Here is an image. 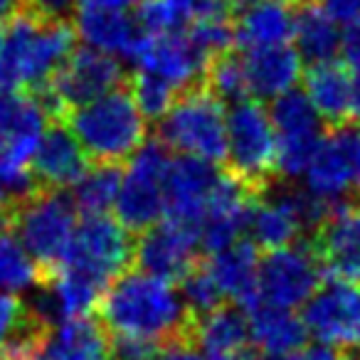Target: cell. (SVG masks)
Here are the masks:
<instances>
[{"label": "cell", "mask_w": 360, "mask_h": 360, "mask_svg": "<svg viewBox=\"0 0 360 360\" xmlns=\"http://www.w3.org/2000/svg\"><path fill=\"white\" fill-rule=\"evenodd\" d=\"M18 104H20V94L15 91H8L0 86V129L8 124V121L15 116L18 111Z\"/></svg>", "instance_id": "bcb514c9"}, {"label": "cell", "mask_w": 360, "mask_h": 360, "mask_svg": "<svg viewBox=\"0 0 360 360\" xmlns=\"http://www.w3.org/2000/svg\"><path fill=\"white\" fill-rule=\"evenodd\" d=\"M84 6H101V8H116V11H131L141 6V0H82Z\"/></svg>", "instance_id": "7dc6e473"}, {"label": "cell", "mask_w": 360, "mask_h": 360, "mask_svg": "<svg viewBox=\"0 0 360 360\" xmlns=\"http://www.w3.org/2000/svg\"><path fill=\"white\" fill-rule=\"evenodd\" d=\"M340 65L350 72L353 77L360 79V15L345 22L343 32H340Z\"/></svg>", "instance_id": "f35d334b"}, {"label": "cell", "mask_w": 360, "mask_h": 360, "mask_svg": "<svg viewBox=\"0 0 360 360\" xmlns=\"http://www.w3.org/2000/svg\"><path fill=\"white\" fill-rule=\"evenodd\" d=\"M8 202H11V195H8L3 188H0V220L6 217V212H8Z\"/></svg>", "instance_id": "681fc988"}, {"label": "cell", "mask_w": 360, "mask_h": 360, "mask_svg": "<svg viewBox=\"0 0 360 360\" xmlns=\"http://www.w3.org/2000/svg\"><path fill=\"white\" fill-rule=\"evenodd\" d=\"M18 3H20V0H0V20L11 18L13 13H15Z\"/></svg>", "instance_id": "c3c4849f"}, {"label": "cell", "mask_w": 360, "mask_h": 360, "mask_svg": "<svg viewBox=\"0 0 360 360\" xmlns=\"http://www.w3.org/2000/svg\"><path fill=\"white\" fill-rule=\"evenodd\" d=\"M121 75L124 70L116 57L89 50V47L72 50L50 79V101L65 109H75L96 96L119 89Z\"/></svg>", "instance_id": "9a60e30c"}, {"label": "cell", "mask_w": 360, "mask_h": 360, "mask_svg": "<svg viewBox=\"0 0 360 360\" xmlns=\"http://www.w3.org/2000/svg\"><path fill=\"white\" fill-rule=\"evenodd\" d=\"M314 252L333 279L360 286V205L330 210L321 222Z\"/></svg>", "instance_id": "ffe728a7"}, {"label": "cell", "mask_w": 360, "mask_h": 360, "mask_svg": "<svg viewBox=\"0 0 360 360\" xmlns=\"http://www.w3.org/2000/svg\"><path fill=\"white\" fill-rule=\"evenodd\" d=\"M72 198L45 191L27 198L15 215V235L40 266H60L70 252L79 215Z\"/></svg>", "instance_id": "8992f818"}, {"label": "cell", "mask_w": 360, "mask_h": 360, "mask_svg": "<svg viewBox=\"0 0 360 360\" xmlns=\"http://www.w3.org/2000/svg\"><path fill=\"white\" fill-rule=\"evenodd\" d=\"M45 131V104L20 96L15 116L0 129V188L8 195L27 193L32 183V158Z\"/></svg>", "instance_id": "7c38bea8"}, {"label": "cell", "mask_w": 360, "mask_h": 360, "mask_svg": "<svg viewBox=\"0 0 360 360\" xmlns=\"http://www.w3.org/2000/svg\"><path fill=\"white\" fill-rule=\"evenodd\" d=\"M42 284L40 264L20 242L15 230L0 227V291L25 294Z\"/></svg>", "instance_id": "d6a6232c"}, {"label": "cell", "mask_w": 360, "mask_h": 360, "mask_svg": "<svg viewBox=\"0 0 360 360\" xmlns=\"http://www.w3.org/2000/svg\"><path fill=\"white\" fill-rule=\"evenodd\" d=\"M106 286L109 284L77 266L60 264L55 266L52 276L42 281V291L32 311L45 323L75 319V316H91V311L99 309Z\"/></svg>", "instance_id": "ac0fdd59"}, {"label": "cell", "mask_w": 360, "mask_h": 360, "mask_svg": "<svg viewBox=\"0 0 360 360\" xmlns=\"http://www.w3.org/2000/svg\"><path fill=\"white\" fill-rule=\"evenodd\" d=\"M191 340L207 360H242L255 355L250 319L237 306L220 304L193 319Z\"/></svg>", "instance_id": "44dd1931"}, {"label": "cell", "mask_w": 360, "mask_h": 360, "mask_svg": "<svg viewBox=\"0 0 360 360\" xmlns=\"http://www.w3.org/2000/svg\"><path fill=\"white\" fill-rule=\"evenodd\" d=\"M340 22L330 15L326 8L306 6L294 18V50L301 55V60H309L311 65L316 62H328L335 60L340 50Z\"/></svg>", "instance_id": "1f68e13d"}, {"label": "cell", "mask_w": 360, "mask_h": 360, "mask_svg": "<svg viewBox=\"0 0 360 360\" xmlns=\"http://www.w3.org/2000/svg\"><path fill=\"white\" fill-rule=\"evenodd\" d=\"M89 168V155L70 129H47L32 158V175L52 191L72 188Z\"/></svg>", "instance_id": "484cf974"}, {"label": "cell", "mask_w": 360, "mask_h": 360, "mask_svg": "<svg viewBox=\"0 0 360 360\" xmlns=\"http://www.w3.org/2000/svg\"><path fill=\"white\" fill-rule=\"evenodd\" d=\"M301 178H304V183H306V193L328 207L333 205L338 198H343L348 191H353V188H350L348 160H345L338 134L321 141L319 148L311 155V160L306 163Z\"/></svg>", "instance_id": "4dcf8cb0"}, {"label": "cell", "mask_w": 360, "mask_h": 360, "mask_svg": "<svg viewBox=\"0 0 360 360\" xmlns=\"http://www.w3.org/2000/svg\"><path fill=\"white\" fill-rule=\"evenodd\" d=\"M139 72L158 77L175 91L193 86L207 67V55L178 30L170 32H143L129 57Z\"/></svg>", "instance_id": "4fadbf2b"}, {"label": "cell", "mask_w": 360, "mask_h": 360, "mask_svg": "<svg viewBox=\"0 0 360 360\" xmlns=\"http://www.w3.org/2000/svg\"><path fill=\"white\" fill-rule=\"evenodd\" d=\"M109 350L111 338L104 323L91 316H75L47 326L37 360H109Z\"/></svg>", "instance_id": "603a6c76"}, {"label": "cell", "mask_w": 360, "mask_h": 360, "mask_svg": "<svg viewBox=\"0 0 360 360\" xmlns=\"http://www.w3.org/2000/svg\"><path fill=\"white\" fill-rule=\"evenodd\" d=\"M160 345L148 343V340L139 338H121L116 335V340H111L109 360H153Z\"/></svg>", "instance_id": "ab89813d"}, {"label": "cell", "mask_w": 360, "mask_h": 360, "mask_svg": "<svg viewBox=\"0 0 360 360\" xmlns=\"http://www.w3.org/2000/svg\"><path fill=\"white\" fill-rule=\"evenodd\" d=\"M242 62H245L250 96L259 101H274L276 96L294 91L296 84L304 79V60L291 45L247 50Z\"/></svg>", "instance_id": "cb8c5ba5"}, {"label": "cell", "mask_w": 360, "mask_h": 360, "mask_svg": "<svg viewBox=\"0 0 360 360\" xmlns=\"http://www.w3.org/2000/svg\"><path fill=\"white\" fill-rule=\"evenodd\" d=\"M215 175V168L210 163H202V160L183 158V155L170 160L168 180H165L163 217L186 222V225L198 227V232H200L202 207H205Z\"/></svg>", "instance_id": "7402d4cb"}, {"label": "cell", "mask_w": 360, "mask_h": 360, "mask_svg": "<svg viewBox=\"0 0 360 360\" xmlns=\"http://www.w3.org/2000/svg\"><path fill=\"white\" fill-rule=\"evenodd\" d=\"M340 146H343L345 160L350 170V188L360 193V124H350L338 134Z\"/></svg>", "instance_id": "60d3db41"}, {"label": "cell", "mask_w": 360, "mask_h": 360, "mask_svg": "<svg viewBox=\"0 0 360 360\" xmlns=\"http://www.w3.org/2000/svg\"><path fill=\"white\" fill-rule=\"evenodd\" d=\"M47 326L15 294L0 291V360H37Z\"/></svg>", "instance_id": "f546056e"}, {"label": "cell", "mask_w": 360, "mask_h": 360, "mask_svg": "<svg viewBox=\"0 0 360 360\" xmlns=\"http://www.w3.org/2000/svg\"><path fill=\"white\" fill-rule=\"evenodd\" d=\"M75 50V32L62 20L25 13L0 27V86L8 91L47 84Z\"/></svg>", "instance_id": "7a4b0ae2"}, {"label": "cell", "mask_w": 360, "mask_h": 360, "mask_svg": "<svg viewBox=\"0 0 360 360\" xmlns=\"http://www.w3.org/2000/svg\"><path fill=\"white\" fill-rule=\"evenodd\" d=\"M198 247H200L198 227L163 217L143 230L134 247V259L139 262V269L175 284L195 266Z\"/></svg>", "instance_id": "2e32d148"}, {"label": "cell", "mask_w": 360, "mask_h": 360, "mask_svg": "<svg viewBox=\"0 0 360 360\" xmlns=\"http://www.w3.org/2000/svg\"><path fill=\"white\" fill-rule=\"evenodd\" d=\"M200 0H141V25L148 32H170L193 20Z\"/></svg>", "instance_id": "e575fe53"}, {"label": "cell", "mask_w": 360, "mask_h": 360, "mask_svg": "<svg viewBox=\"0 0 360 360\" xmlns=\"http://www.w3.org/2000/svg\"><path fill=\"white\" fill-rule=\"evenodd\" d=\"M294 18L284 0H250L235 13V42L245 50L289 45Z\"/></svg>", "instance_id": "4316f807"}, {"label": "cell", "mask_w": 360, "mask_h": 360, "mask_svg": "<svg viewBox=\"0 0 360 360\" xmlns=\"http://www.w3.org/2000/svg\"><path fill=\"white\" fill-rule=\"evenodd\" d=\"M304 323L311 335L340 353L360 350V286L330 279L304 304Z\"/></svg>", "instance_id": "30bf717a"}, {"label": "cell", "mask_w": 360, "mask_h": 360, "mask_svg": "<svg viewBox=\"0 0 360 360\" xmlns=\"http://www.w3.org/2000/svg\"><path fill=\"white\" fill-rule=\"evenodd\" d=\"M121 173L111 163H96L94 168H86L84 175L77 180L72 191V202L84 215H106L119 195Z\"/></svg>", "instance_id": "836d02e7"}, {"label": "cell", "mask_w": 360, "mask_h": 360, "mask_svg": "<svg viewBox=\"0 0 360 360\" xmlns=\"http://www.w3.org/2000/svg\"><path fill=\"white\" fill-rule=\"evenodd\" d=\"M180 281H183L180 296H183L186 306L195 316L205 314V311H210V309H217L220 304H225V296H222V291L217 289L215 279H212L210 271H207L205 266H200V269L193 266Z\"/></svg>", "instance_id": "74e56055"}, {"label": "cell", "mask_w": 360, "mask_h": 360, "mask_svg": "<svg viewBox=\"0 0 360 360\" xmlns=\"http://www.w3.org/2000/svg\"><path fill=\"white\" fill-rule=\"evenodd\" d=\"M252 193L237 175H215L200 217V245L210 252L232 245L250 225Z\"/></svg>", "instance_id": "e0dca14e"}, {"label": "cell", "mask_w": 360, "mask_h": 360, "mask_svg": "<svg viewBox=\"0 0 360 360\" xmlns=\"http://www.w3.org/2000/svg\"><path fill=\"white\" fill-rule=\"evenodd\" d=\"M242 360H259V358H255V355H250V358H242Z\"/></svg>", "instance_id": "f907efd6"}, {"label": "cell", "mask_w": 360, "mask_h": 360, "mask_svg": "<svg viewBox=\"0 0 360 360\" xmlns=\"http://www.w3.org/2000/svg\"><path fill=\"white\" fill-rule=\"evenodd\" d=\"M284 3H289V6H291V3H299V0H284Z\"/></svg>", "instance_id": "816d5d0a"}, {"label": "cell", "mask_w": 360, "mask_h": 360, "mask_svg": "<svg viewBox=\"0 0 360 360\" xmlns=\"http://www.w3.org/2000/svg\"><path fill=\"white\" fill-rule=\"evenodd\" d=\"M250 338L252 350L259 360H279L294 350L304 348L309 340L304 319L294 316L289 309L257 304L250 309Z\"/></svg>", "instance_id": "f1b7e54d"}, {"label": "cell", "mask_w": 360, "mask_h": 360, "mask_svg": "<svg viewBox=\"0 0 360 360\" xmlns=\"http://www.w3.org/2000/svg\"><path fill=\"white\" fill-rule=\"evenodd\" d=\"M75 35L89 50L104 52L109 57H131L139 37L143 35L129 11L101 6H82L75 18Z\"/></svg>", "instance_id": "d4e9b609"}, {"label": "cell", "mask_w": 360, "mask_h": 360, "mask_svg": "<svg viewBox=\"0 0 360 360\" xmlns=\"http://www.w3.org/2000/svg\"><path fill=\"white\" fill-rule=\"evenodd\" d=\"M205 269L215 279L217 289L222 291L225 301H237L245 309H255L259 304V296H257L259 255H257L255 245L242 240L232 242V245L212 252Z\"/></svg>", "instance_id": "83f0119b"}, {"label": "cell", "mask_w": 360, "mask_h": 360, "mask_svg": "<svg viewBox=\"0 0 360 360\" xmlns=\"http://www.w3.org/2000/svg\"><path fill=\"white\" fill-rule=\"evenodd\" d=\"M276 131V170L281 175H301L314 150L323 141L321 116L304 91L294 89L276 96L269 109Z\"/></svg>", "instance_id": "8fae6325"}, {"label": "cell", "mask_w": 360, "mask_h": 360, "mask_svg": "<svg viewBox=\"0 0 360 360\" xmlns=\"http://www.w3.org/2000/svg\"><path fill=\"white\" fill-rule=\"evenodd\" d=\"M170 160V150L163 143H143L129 158L114 202L116 220L124 227L143 232L163 220Z\"/></svg>", "instance_id": "5b68a950"}, {"label": "cell", "mask_w": 360, "mask_h": 360, "mask_svg": "<svg viewBox=\"0 0 360 360\" xmlns=\"http://www.w3.org/2000/svg\"><path fill=\"white\" fill-rule=\"evenodd\" d=\"M32 15L42 18V20H62L75 11L77 0H25Z\"/></svg>", "instance_id": "b9f144b4"}, {"label": "cell", "mask_w": 360, "mask_h": 360, "mask_svg": "<svg viewBox=\"0 0 360 360\" xmlns=\"http://www.w3.org/2000/svg\"><path fill=\"white\" fill-rule=\"evenodd\" d=\"M304 94L330 124H360V79L340 62H316L304 72Z\"/></svg>", "instance_id": "d6986e66"}, {"label": "cell", "mask_w": 360, "mask_h": 360, "mask_svg": "<svg viewBox=\"0 0 360 360\" xmlns=\"http://www.w3.org/2000/svg\"><path fill=\"white\" fill-rule=\"evenodd\" d=\"M323 284V266L309 247L286 245L269 250L259 259L257 271V296L259 304L276 309H299L304 306L316 289Z\"/></svg>", "instance_id": "ba28073f"}, {"label": "cell", "mask_w": 360, "mask_h": 360, "mask_svg": "<svg viewBox=\"0 0 360 360\" xmlns=\"http://www.w3.org/2000/svg\"><path fill=\"white\" fill-rule=\"evenodd\" d=\"M328 212L330 207L309 193H279L252 207L247 230L257 247H264L266 252L279 250L294 245L306 227L321 225Z\"/></svg>", "instance_id": "5bb4252c"}, {"label": "cell", "mask_w": 360, "mask_h": 360, "mask_svg": "<svg viewBox=\"0 0 360 360\" xmlns=\"http://www.w3.org/2000/svg\"><path fill=\"white\" fill-rule=\"evenodd\" d=\"M279 360H345V355L328 348V345H309V348L304 345V348L294 350V353L284 355Z\"/></svg>", "instance_id": "f6af8a7d"}, {"label": "cell", "mask_w": 360, "mask_h": 360, "mask_svg": "<svg viewBox=\"0 0 360 360\" xmlns=\"http://www.w3.org/2000/svg\"><path fill=\"white\" fill-rule=\"evenodd\" d=\"M134 240L129 227L109 215H86L79 220L70 252L62 264L77 266L86 274L111 284L134 259Z\"/></svg>", "instance_id": "9c48e42d"}, {"label": "cell", "mask_w": 360, "mask_h": 360, "mask_svg": "<svg viewBox=\"0 0 360 360\" xmlns=\"http://www.w3.org/2000/svg\"><path fill=\"white\" fill-rule=\"evenodd\" d=\"M319 6L326 8L338 22H350L360 15V0H319Z\"/></svg>", "instance_id": "ee69618b"}, {"label": "cell", "mask_w": 360, "mask_h": 360, "mask_svg": "<svg viewBox=\"0 0 360 360\" xmlns=\"http://www.w3.org/2000/svg\"><path fill=\"white\" fill-rule=\"evenodd\" d=\"M99 316L109 333L155 345L191 340L195 319L173 281L143 269L124 271L106 286Z\"/></svg>", "instance_id": "6da1fadb"}, {"label": "cell", "mask_w": 360, "mask_h": 360, "mask_svg": "<svg viewBox=\"0 0 360 360\" xmlns=\"http://www.w3.org/2000/svg\"><path fill=\"white\" fill-rule=\"evenodd\" d=\"M227 109L212 91H186L160 119V143L183 158L202 163L225 160Z\"/></svg>", "instance_id": "277c9868"}, {"label": "cell", "mask_w": 360, "mask_h": 360, "mask_svg": "<svg viewBox=\"0 0 360 360\" xmlns=\"http://www.w3.org/2000/svg\"><path fill=\"white\" fill-rule=\"evenodd\" d=\"M225 160L245 183H259L276 170V131L259 99H240L227 109Z\"/></svg>", "instance_id": "52a82bcc"}, {"label": "cell", "mask_w": 360, "mask_h": 360, "mask_svg": "<svg viewBox=\"0 0 360 360\" xmlns=\"http://www.w3.org/2000/svg\"><path fill=\"white\" fill-rule=\"evenodd\" d=\"M207 82H210V91L222 101H240L250 96L245 62L237 57H217L207 70Z\"/></svg>", "instance_id": "d590c367"}, {"label": "cell", "mask_w": 360, "mask_h": 360, "mask_svg": "<svg viewBox=\"0 0 360 360\" xmlns=\"http://www.w3.org/2000/svg\"><path fill=\"white\" fill-rule=\"evenodd\" d=\"M175 94L178 91L173 86L146 72H139V77L134 79V89H131V96L146 119H163L165 111L173 106Z\"/></svg>", "instance_id": "8d00e7d4"}, {"label": "cell", "mask_w": 360, "mask_h": 360, "mask_svg": "<svg viewBox=\"0 0 360 360\" xmlns=\"http://www.w3.org/2000/svg\"><path fill=\"white\" fill-rule=\"evenodd\" d=\"M153 360H207L191 340H175V343L160 345Z\"/></svg>", "instance_id": "7bdbcfd3"}, {"label": "cell", "mask_w": 360, "mask_h": 360, "mask_svg": "<svg viewBox=\"0 0 360 360\" xmlns=\"http://www.w3.org/2000/svg\"><path fill=\"white\" fill-rule=\"evenodd\" d=\"M70 131L89 158L114 165L129 160L146 143L148 119L141 114L134 96L114 89L75 106L70 114Z\"/></svg>", "instance_id": "3957f363"}]
</instances>
